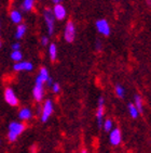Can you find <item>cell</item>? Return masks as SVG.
Masks as SVG:
<instances>
[{
	"mask_svg": "<svg viewBox=\"0 0 151 153\" xmlns=\"http://www.w3.org/2000/svg\"><path fill=\"white\" fill-rule=\"evenodd\" d=\"M12 50H21V45L20 42H15L12 46Z\"/></svg>",
	"mask_w": 151,
	"mask_h": 153,
	"instance_id": "cell-24",
	"label": "cell"
},
{
	"mask_svg": "<svg viewBox=\"0 0 151 153\" xmlns=\"http://www.w3.org/2000/svg\"><path fill=\"white\" fill-rule=\"evenodd\" d=\"M25 130V125L20 122H12L9 125V131H8V139L10 142H14L18 137Z\"/></svg>",
	"mask_w": 151,
	"mask_h": 153,
	"instance_id": "cell-1",
	"label": "cell"
},
{
	"mask_svg": "<svg viewBox=\"0 0 151 153\" xmlns=\"http://www.w3.org/2000/svg\"><path fill=\"white\" fill-rule=\"evenodd\" d=\"M4 100H6V102L9 104V105L11 106H16L18 104V97H16V94H15L14 90L12 88H10V87H8V88H6V90H4Z\"/></svg>",
	"mask_w": 151,
	"mask_h": 153,
	"instance_id": "cell-9",
	"label": "cell"
},
{
	"mask_svg": "<svg viewBox=\"0 0 151 153\" xmlns=\"http://www.w3.org/2000/svg\"><path fill=\"white\" fill-rule=\"evenodd\" d=\"M52 11H53L54 16H55V20L63 21L66 19L67 11H66V9H65V7L63 6L62 3H56V4H54Z\"/></svg>",
	"mask_w": 151,
	"mask_h": 153,
	"instance_id": "cell-10",
	"label": "cell"
},
{
	"mask_svg": "<svg viewBox=\"0 0 151 153\" xmlns=\"http://www.w3.org/2000/svg\"><path fill=\"white\" fill-rule=\"evenodd\" d=\"M52 91L54 94H58V92L61 91V86L58 82H53L52 84Z\"/></svg>",
	"mask_w": 151,
	"mask_h": 153,
	"instance_id": "cell-22",
	"label": "cell"
},
{
	"mask_svg": "<svg viewBox=\"0 0 151 153\" xmlns=\"http://www.w3.org/2000/svg\"><path fill=\"white\" fill-rule=\"evenodd\" d=\"M81 153H87L86 149H82V150H81Z\"/></svg>",
	"mask_w": 151,
	"mask_h": 153,
	"instance_id": "cell-28",
	"label": "cell"
},
{
	"mask_svg": "<svg viewBox=\"0 0 151 153\" xmlns=\"http://www.w3.org/2000/svg\"><path fill=\"white\" fill-rule=\"evenodd\" d=\"M146 1H147V3H148V4H151V0H146Z\"/></svg>",
	"mask_w": 151,
	"mask_h": 153,
	"instance_id": "cell-29",
	"label": "cell"
},
{
	"mask_svg": "<svg viewBox=\"0 0 151 153\" xmlns=\"http://www.w3.org/2000/svg\"><path fill=\"white\" fill-rule=\"evenodd\" d=\"M103 128H104V130L106 131V133H109V131L113 128L112 120H111V118H107V120H105V121L103 122Z\"/></svg>",
	"mask_w": 151,
	"mask_h": 153,
	"instance_id": "cell-20",
	"label": "cell"
},
{
	"mask_svg": "<svg viewBox=\"0 0 151 153\" xmlns=\"http://www.w3.org/2000/svg\"><path fill=\"white\" fill-rule=\"evenodd\" d=\"M128 114L131 116L132 118H137L138 117V115H139V112H138V110L136 109V106L134 103H128Z\"/></svg>",
	"mask_w": 151,
	"mask_h": 153,
	"instance_id": "cell-18",
	"label": "cell"
},
{
	"mask_svg": "<svg viewBox=\"0 0 151 153\" xmlns=\"http://www.w3.org/2000/svg\"><path fill=\"white\" fill-rule=\"evenodd\" d=\"M64 38L67 42H73L76 38V26L73 21H68L65 25Z\"/></svg>",
	"mask_w": 151,
	"mask_h": 153,
	"instance_id": "cell-4",
	"label": "cell"
},
{
	"mask_svg": "<svg viewBox=\"0 0 151 153\" xmlns=\"http://www.w3.org/2000/svg\"><path fill=\"white\" fill-rule=\"evenodd\" d=\"M0 47H1V39H0Z\"/></svg>",
	"mask_w": 151,
	"mask_h": 153,
	"instance_id": "cell-30",
	"label": "cell"
},
{
	"mask_svg": "<svg viewBox=\"0 0 151 153\" xmlns=\"http://www.w3.org/2000/svg\"><path fill=\"white\" fill-rule=\"evenodd\" d=\"M102 49V44H100V41H96V50H100Z\"/></svg>",
	"mask_w": 151,
	"mask_h": 153,
	"instance_id": "cell-25",
	"label": "cell"
},
{
	"mask_svg": "<svg viewBox=\"0 0 151 153\" xmlns=\"http://www.w3.org/2000/svg\"><path fill=\"white\" fill-rule=\"evenodd\" d=\"M49 56L51 61H55L56 58H57V47H56L55 44H51L49 45Z\"/></svg>",
	"mask_w": 151,
	"mask_h": 153,
	"instance_id": "cell-16",
	"label": "cell"
},
{
	"mask_svg": "<svg viewBox=\"0 0 151 153\" xmlns=\"http://www.w3.org/2000/svg\"><path fill=\"white\" fill-rule=\"evenodd\" d=\"M63 0H52V2L54 3V4H56V3H61Z\"/></svg>",
	"mask_w": 151,
	"mask_h": 153,
	"instance_id": "cell-27",
	"label": "cell"
},
{
	"mask_svg": "<svg viewBox=\"0 0 151 153\" xmlns=\"http://www.w3.org/2000/svg\"><path fill=\"white\" fill-rule=\"evenodd\" d=\"M32 68L34 65L29 61H18L15 62V64L13 65V70L16 72H30L32 71Z\"/></svg>",
	"mask_w": 151,
	"mask_h": 153,
	"instance_id": "cell-11",
	"label": "cell"
},
{
	"mask_svg": "<svg viewBox=\"0 0 151 153\" xmlns=\"http://www.w3.org/2000/svg\"><path fill=\"white\" fill-rule=\"evenodd\" d=\"M18 117H20V120H22V121H28V120H30V118L32 117V110L28 109V108L21 109V111L18 112Z\"/></svg>",
	"mask_w": 151,
	"mask_h": 153,
	"instance_id": "cell-13",
	"label": "cell"
},
{
	"mask_svg": "<svg viewBox=\"0 0 151 153\" xmlns=\"http://www.w3.org/2000/svg\"><path fill=\"white\" fill-rule=\"evenodd\" d=\"M53 111H54V106H53L52 100H47L43 103V106H42V113H41V121L45 123L50 118V116L52 115Z\"/></svg>",
	"mask_w": 151,
	"mask_h": 153,
	"instance_id": "cell-5",
	"label": "cell"
},
{
	"mask_svg": "<svg viewBox=\"0 0 151 153\" xmlns=\"http://www.w3.org/2000/svg\"><path fill=\"white\" fill-rule=\"evenodd\" d=\"M26 30H27V27L25 24L23 23L18 24V28H16V32H15V38L18 39L23 38L24 35L26 34Z\"/></svg>",
	"mask_w": 151,
	"mask_h": 153,
	"instance_id": "cell-14",
	"label": "cell"
},
{
	"mask_svg": "<svg viewBox=\"0 0 151 153\" xmlns=\"http://www.w3.org/2000/svg\"><path fill=\"white\" fill-rule=\"evenodd\" d=\"M10 19H11V21L14 24H20L23 21V15H22L21 11H18V10H12L10 12Z\"/></svg>",
	"mask_w": 151,
	"mask_h": 153,
	"instance_id": "cell-12",
	"label": "cell"
},
{
	"mask_svg": "<svg viewBox=\"0 0 151 153\" xmlns=\"http://www.w3.org/2000/svg\"><path fill=\"white\" fill-rule=\"evenodd\" d=\"M44 84L45 82L41 79L40 77L37 76L36 78V82H35V87L32 89V96H34V99H35L37 102H40L42 101L44 97Z\"/></svg>",
	"mask_w": 151,
	"mask_h": 153,
	"instance_id": "cell-3",
	"label": "cell"
},
{
	"mask_svg": "<svg viewBox=\"0 0 151 153\" xmlns=\"http://www.w3.org/2000/svg\"><path fill=\"white\" fill-rule=\"evenodd\" d=\"M41 45L42 46H49V37L47 36H43V37H41Z\"/></svg>",
	"mask_w": 151,
	"mask_h": 153,
	"instance_id": "cell-23",
	"label": "cell"
},
{
	"mask_svg": "<svg viewBox=\"0 0 151 153\" xmlns=\"http://www.w3.org/2000/svg\"><path fill=\"white\" fill-rule=\"evenodd\" d=\"M95 26L99 34H102V35L106 36V37H108V36L110 35V33H111L110 25H109V23H108L106 20H104V19H100V20L96 21Z\"/></svg>",
	"mask_w": 151,
	"mask_h": 153,
	"instance_id": "cell-6",
	"label": "cell"
},
{
	"mask_svg": "<svg viewBox=\"0 0 151 153\" xmlns=\"http://www.w3.org/2000/svg\"><path fill=\"white\" fill-rule=\"evenodd\" d=\"M35 7V0H23V3H22V8L25 12L32 11Z\"/></svg>",
	"mask_w": 151,
	"mask_h": 153,
	"instance_id": "cell-17",
	"label": "cell"
},
{
	"mask_svg": "<svg viewBox=\"0 0 151 153\" xmlns=\"http://www.w3.org/2000/svg\"><path fill=\"white\" fill-rule=\"evenodd\" d=\"M43 19H44L45 26H47L48 34H49L50 36L53 35V34H54V30H55V16L53 14L52 9H50V8L44 9Z\"/></svg>",
	"mask_w": 151,
	"mask_h": 153,
	"instance_id": "cell-2",
	"label": "cell"
},
{
	"mask_svg": "<svg viewBox=\"0 0 151 153\" xmlns=\"http://www.w3.org/2000/svg\"><path fill=\"white\" fill-rule=\"evenodd\" d=\"M109 142H110L112 146L117 147V146H119L121 142H122V133H121V130L120 128L118 127H113L112 129L109 131Z\"/></svg>",
	"mask_w": 151,
	"mask_h": 153,
	"instance_id": "cell-7",
	"label": "cell"
},
{
	"mask_svg": "<svg viewBox=\"0 0 151 153\" xmlns=\"http://www.w3.org/2000/svg\"><path fill=\"white\" fill-rule=\"evenodd\" d=\"M134 104L136 106V109L138 110L139 114L144 112V102H142V98L140 97L139 94H135V97H134Z\"/></svg>",
	"mask_w": 151,
	"mask_h": 153,
	"instance_id": "cell-15",
	"label": "cell"
},
{
	"mask_svg": "<svg viewBox=\"0 0 151 153\" xmlns=\"http://www.w3.org/2000/svg\"><path fill=\"white\" fill-rule=\"evenodd\" d=\"M114 92H116V96L120 99H123L125 97V89L123 86L121 85H116V88H114Z\"/></svg>",
	"mask_w": 151,
	"mask_h": 153,
	"instance_id": "cell-19",
	"label": "cell"
},
{
	"mask_svg": "<svg viewBox=\"0 0 151 153\" xmlns=\"http://www.w3.org/2000/svg\"><path fill=\"white\" fill-rule=\"evenodd\" d=\"M105 114V99L103 97H99L98 104H97V111H96V118H97V125L99 128H102L103 122H104Z\"/></svg>",
	"mask_w": 151,
	"mask_h": 153,
	"instance_id": "cell-8",
	"label": "cell"
},
{
	"mask_svg": "<svg viewBox=\"0 0 151 153\" xmlns=\"http://www.w3.org/2000/svg\"><path fill=\"white\" fill-rule=\"evenodd\" d=\"M45 84H48L49 86H52V84H53V79L51 78V77H49V79L47 80V82Z\"/></svg>",
	"mask_w": 151,
	"mask_h": 153,
	"instance_id": "cell-26",
	"label": "cell"
},
{
	"mask_svg": "<svg viewBox=\"0 0 151 153\" xmlns=\"http://www.w3.org/2000/svg\"><path fill=\"white\" fill-rule=\"evenodd\" d=\"M11 59L14 62L22 61V59H23V54H22L21 50H13L11 52Z\"/></svg>",
	"mask_w": 151,
	"mask_h": 153,
	"instance_id": "cell-21",
	"label": "cell"
}]
</instances>
